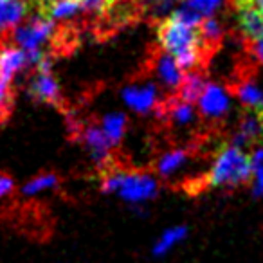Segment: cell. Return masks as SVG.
Returning a JSON list of instances; mask_svg holds the SVG:
<instances>
[{
  "mask_svg": "<svg viewBox=\"0 0 263 263\" xmlns=\"http://www.w3.org/2000/svg\"><path fill=\"white\" fill-rule=\"evenodd\" d=\"M157 42L162 51L177 60L184 72H191L205 63V52H211L202 42L198 27L187 26L172 15L159 22Z\"/></svg>",
  "mask_w": 263,
  "mask_h": 263,
  "instance_id": "6da1fadb",
  "label": "cell"
},
{
  "mask_svg": "<svg viewBox=\"0 0 263 263\" xmlns=\"http://www.w3.org/2000/svg\"><path fill=\"white\" fill-rule=\"evenodd\" d=\"M252 179L251 155L245 154L243 148L234 144H226L218 150L208 175L204 177V184L208 187H238Z\"/></svg>",
  "mask_w": 263,
  "mask_h": 263,
  "instance_id": "7a4b0ae2",
  "label": "cell"
},
{
  "mask_svg": "<svg viewBox=\"0 0 263 263\" xmlns=\"http://www.w3.org/2000/svg\"><path fill=\"white\" fill-rule=\"evenodd\" d=\"M60 29L52 18L38 11L26 24H20L13 29V40L20 49L29 54L31 65H38L45 58L44 45L52 40H58Z\"/></svg>",
  "mask_w": 263,
  "mask_h": 263,
  "instance_id": "3957f363",
  "label": "cell"
},
{
  "mask_svg": "<svg viewBox=\"0 0 263 263\" xmlns=\"http://www.w3.org/2000/svg\"><path fill=\"white\" fill-rule=\"evenodd\" d=\"M121 99L128 108L137 114H150L161 106V90L155 81L144 80L139 83H130L121 90Z\"/></svg>",
  "mask_w": 263,
  "mask_h": 263,
  "instance_id": "277c9868",
  "label": "cell"
},
{
  "mask_svg": "<svg viewBox=\"0 0 263 263\" xmlns=\"http://www.w3.org/2000/svg\"><path fill=\"white\" fill-rule=\"evenodd\" d=\"M78 139L83 143V146L87 148L88 155H90L92 162L98 166L99 170H105L108 172L110 164H112V144L106 139L105 132L101 130L99 124H87V126L80 128L78 130Z\"/></svg>",
  "mask_w": 263,
  "mask_h": 263,
  "instance_id": "5b68a950",
  "label": "cell"
},
{
  "mask_svg": "<svg viewBox=\"0 0 263 263\" xmlns=\"http://www.w3.org/2000/svg\"><path fill=\"white\" fill-rule=\"evenodd\" d=\"M159 193V182L154 175L144 172H126L123 186L119 187L117 195L128 204H144L155 198Z\"/></svg>",
  "mask_w": 263,
  "mask_h": 263,
  "instance_id": "8992f818",
  "label": "cell"
},
{
  "mask_svg": "<svg viewBox=\"0 0 263 263\" xmlns=\"http://www.w3.org/2000/svg\"><path fill=\"white\" fill-rule=\"evenodd\" d=\"M198 112L200 116H204L205 119L218 121L229 112L231 108V99L227 90L222 85L215 83V81H208L204 92L200 94L197 101Z\"/></svg>",
  "mask_w": 263,
  "mask_h": 263,
  "instance_id": "52a82bcc",
  "label": "cell"
},
{
  "mask_svg": "<svg viewBox=\"0 0 263 263\" xmlns=\"http://www.w3.org/2000/svg\"><path fill=\"white\" fill-rule=\"evenodd\" d=\"M152 70H154L159 83L172 92H179L184 76H186V72L177 63V60L172 54L164 52L162 49L161 52L154 54V58H152Z\"/></svg>",
  "mask_w": 263,
  "mask_h": 263,
  "instance_id": "ba28073f",
  "label": "cell"
},
{
  "mask_svg": "<svg viewBox=\"0 0 263 263\" xmlns=\"http://www.w3.org/2000/svg\"><path fill=\"white\" fill-rule=\"evenodd\" d=\"M29 96L40 103H47L52 106L62 105V90L52 76V70H40L36 69V74L33 76L29 85Z\"/></svg>",
  "mask_w": 263,
  "mask_h": 263,
  "instance_id": "9c48e42d",
  "label": "cell"
},
{
  "mask_svg": "<svg viewBox=\"0 0 263 263\" xmlns=\"http://www.w3.org/2000/svg\"><path fill=\"white\" fill-rule=\"evenodd\" d=\"M234 8H236L238 27H240L241 36L249 44L263 38V13L245 2H238V0H234Z\"/></svg>",
  "mask_w": 263,
  "mask_h": 263,
  "instance_id": "30bf717a",
  "label": "cell"
},
{
  "mask_svg": "<svg viewBox=\"0 0 263 263\" xmlns=\"http://www.w3.org/2000/svg\"><path fill=\"white\" fill-rule=\"evenodd\" d=\"M157 112L159 116L162 114V117L177 128L191 126L197 121V110H195V106L191 103L179 99L177 96L175 98H168L164 103H161Z\"/></svg>",
  "mask_w": 263,
  "mask_h": 263,
  "instance_id": "8fae6325",
  "label": "cell"
},
{
  "mask_svg": "<svg viewBox=\"0 0 263 263\" xmlns=\"http://www.w3.org/2000/svg\"><path fill=\"white\" fill-rule=\"evenodd\" d=\"M27 65H31L29 54L18 45H4L0 47V80L11 83V80L18 72H22Z\"/></svg>",
  "mask_w": 263,
  "mask_h": 263,
  "instance_id": "7c38bea8",
  "label": "cell"
},
{
  "mask_svg": "<svg viewBox=\"0 0 263 263\" xmlns=\"http://www.w3.org/2000/svg\"><path fill=\"white\" fill-rule=\"evenodd\" d=\"M36 0H0V36L22 24Z\"/></svg>",
  "mask_w": 263,
  "mask_h": 263,
  "instance_id": "4fadbf2b",
  "label": "cell"
},
{
  "mask_svg": "<svg viewBox=\"0 0 263 263\" xmlns=\"http://www.w3.org/2000/svg\"><path fill=\"white\" fill-rule=\"evenodd\" d=\"M234 94L245 108L258 114L263 112V87H259L256 81L241 80L234 85Z\"/></svg>",
  "mask_w": 263,
  "mask_h": 263,
  "instance_id": "5bb4252c",
  "label": "cell"
},
{
  "mask_svg": "<svg viewBox=\"0 0 263 263\" xmlns=\"http://www.w3.org/2000/svg\"><path fill=\"white\" fill-rule=\"evenodd\" d=\"M191 157V150L190 148H173V150H168L166 154H162L157 161V173L164 179L175 175L180 168L186 166V162L190 161Z\"/></svg>",
  "mask_w": 263,
  "mask_h": 263,
  "instance_id": "9a60e30c",
  "label": "cell"
},
{
  "mask_svg": "<svg viewBox=\"0 0 263 263\" xmlns=\"http://www.w3.org/2000/svg\"><path fill=\"white\" fill-rule=\"evenodd\" d=\"M187 236V227L186 226H173L168 227L161 236L157 238V241L154 243V249H152V254L155 258H161V256H166L173 247H177L179 243H182Z\"/></svg>",
  "mask_w": 263,
  "mask_h": 263,
  "instance_id": "2e32d148",
  "label": "cell"
},
{
  "mask_svg": "<svg viewBox=\"0 0 263 263\" xmlns=\"http://www.w3.org/2000/svg\"><path fill=\"white\" fill-rule=\"evenodd\" d=\"M126 124H128V119L123 112H112V114L103 116L99 126H101V130L105 132V136H106V139L110 141V144H112L114 148H117L124 137Z\"/></svg>",
  "mask_w": 263,
  "mask_h": 263,
  "instance_id": "e0dca14e",
  "label": "cell"
},
{
  "mask_svg": "<svg viewBox=\"0 0 263 263\" xmlns=\"http://www.w3.org/2000/svg\"><path fill=\"white\" fill-rule=\"evenodd\" d=\"M209 80H205V76L202 72H197V70H191V72H186L184 76V81L179 88V94L177 98L182 99L186 103H197L200 94L204 92L205 85H208Z\"/></svg>",
  "mask_w": 263,
  "mask_h": 263,
  "instance_id": "ac0fdd59",
  "label": "cell"
},
{
  "mask_svg": "<svg viewBox=\"0 0 263 263\" xmlns=\"http://www.w3.org/2000/svg\"><path fill=\"white\" fill-rule=\"evenodd\" d=\"M198 33H200V38L204 42V45L213 52V49H216L223 40V27L222 24L216 18L209 16V18H204L202 24L198 26Z\"/></svg>",
  "mask_w": 263,
  "mask_h": 263,
  "instance_id": "d6986e66",
  "label": "cell"
},
{
  "mask_svg": "<svg viewBox=\"0 0 263 263\" xmlns=\"http://www.w3.org/2000/svg\"><path fill=\"white\" fill-rule=\"evenodd\" d=\"M58 182H60V179L54 173H42V175L34 177L29 182L24 184L22 195H26V197H34V195H40V193H44V191L56 187Z\"/></svg>",
  "mask_w": 263,
  "mask_h": 263,
  "instance_id": "ffe728a7",
  "label": "cell"
},
{
  "mask_svg": "<svg viewBox=\"0 0 263 263\" xmlns=\"http://www.w3.org/2000/svg\"><path fill=\"white\" fill-rule=\"evenodd\" d=\"M223 0H182V6L190 8L202 18H209L213 16L220 8H222Z\"/></svg>",
  "mask_w": 263,
  "mask_h": 263,
  "instance_id": "44dd1931",
  "label": "cell"
},
{
  "mask_svg": "<svg viewBox=\"0 0 263 263\" xmlns=\"http://www.w3.org/2000/svg\"><path fill=\"white\" fill-rule=\"evenodd\" d=\"M252 162V193L256 197H263V148L254 150L251 155Z\"/></svg>",
  "mask_w": 263,
  "mask_h": 263,
  "instance_id": "7402d4cb",
  "label": "cell"
},
{
  "mask_svg": "<svg viewBox=\"0 0 263 263\" xmlns=\"http://www.w3.org/2000/svg\"><path fill=\"white\" fill-rule=\"evenodd\" d=\"M126 177V172L124 170H117V168H112L108 172H105V175L101 177V191L106 195L110 193H117L119 187L123 186V180Z\"/></svg>",
  "mask_w": 263,
  "mask_h": 263,
  "instance_id": "603a6c76",
  "label": "cell"
},
{
  "mask_svg": "<svg viewBox=\"0 0 263 263\" xmlns=\"http://www.w3.org/2000/svg\"><path fill=\"white\" fill-rule=\"evenodd\" d=\"M13 108V92L9 88V83L0 80V123L9 116Z\"/></svg>",
  "mask_w": 263,
  "mask_h": 263,
  "instance_id": "cb8c5ba5",
  "label": "cell"
},
{
  "mask_svg": "<svg viewBox=\"0 0 263 263\" xmlns=\"http://www.w3.org/2000/svg\"><path fill=\"white\" fill-rule=\"evenodd\" d=\"M13 187H15V184H13L11 177L4 175V173H0V198L8 197V195L13 191Z\"/></svg>",
  "mask_w": 263,
  "mask_h": 263,
  "instance_id": "d4e9b609",
  "label": "cell"
},
{
  "mask_svg": "<svg viewBox=\"0 0 263 263\" xmlns=\"http://www.w3.org/2000/svg\"><path fill=\"white\" fill-rule=\"evenodd\" d=\"M249 51H251V56L256 60L258 63H263V38L256 42H251L249 44Z\"/></svg>",
  "mask_w": 263,
  "mask_h": 263,
  "instance_id": "484cf974",
  "label": "cell"
},
{
  "mask_svg": "<svg viewBox=\"0 0 263 263\" xmlns=\"http://www.w3.org/2000/svg\"><path fill=\"white\" fill-rule=\"evenodd\" d=\"M233 2H234V0H233ZM238 2H245V4L252 6V8L259 9V11L263 13V0H238Z\"/></svg>",
  "mask_w": 263,
  "mask_h": 263,
  "instance_id": "4316f807",
  "label": "cell"
},
{
  "mask_svg": "<svg viewBox=\"0 0 263 263\" xmlns=\"http://www.w3.org/2000/svg\"><path fill=\"white\" fill-rule=\"evenodd\" d=\"M45 2H49V0H36V6H40V4H45Z\"/></svg>",
  "mask_w": 263,
  "mask_h": 263,
  "instance_id": "83f0119b",
  "label": "cell"
},
{
  "mask_svg": "<svg viewBox=\"0 0 263 263\" xmlns=\"http://www.w3.org/2000/svg\"><path fill=\"white\" fill-rule=\"evenodd\" d=\"M258 116H259V121H261V126H263V112H261V114H258Z\"/></svg>",
  "mask_w": 263,
  "mask_h": 263,
  "instance_id": "f1b7e54d",
  "label": "cell"
}]
</instances>
